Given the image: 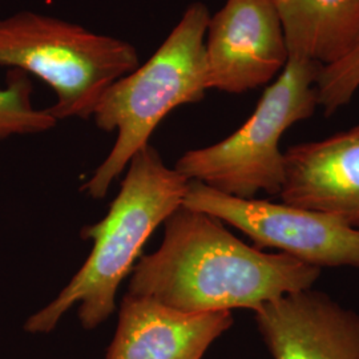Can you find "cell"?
Instances as JSON below:
<instances>
[{
    "instance_id": "obj_4",
    "label": "cell",
    "mask_w": 359,
    "mask_h": 359,
    "mask_svg": "<svg viewBox=\"0 0 359 359\" xmlns=\"http://www.w3.org/2000/svg\"><path fill=\"white\" fill-rule=\"evenodd\" d=\"M0 65L13 67L50 86L57 121L88 118L102 95L139 67L127 40L93 32L50 15L20 11L0 19Z\"/></svg>"
},
{
    "instance_id": "obj_1",
    "label": "cell",
    "mask_w": 359,
    "mask_h": 359,
    "mask_svg": "<svg viewBox=\"0 0 359 359\" xmlns=\"http://www.w3.org/2000/svg\"><path fill=\"white\" fill-rule=\"evenodd\" d=\"M160 248L130 273L128 294L182 311L253 313L285 295L311 289L321 276L283 253L245 244L218 218L181 206L164 222Z\"/></svg>"
},
{
    "instance_id": "obj_8",
    "label": "cell",
    "mask_w": 359,
    "mask_h": 359,
    "mask_svg": "<svg viewBox=\"0 0 359 359\" xmlns=\"http://www.w3.org/2000/svg\"><path fill=\"white\" fill-rule=\"evenodd\" d=\"M273 359H359V314L306 289L255 311Z\"/></svg>"
},
{
    "instance_id": "obj_6",
    "label": "cell",
    "mask_w": 359,
    "mask_h": 359,
    "mask_svg": "<svg viewBox=\"0 0 359 359\" xmlns=\"http://www.w3.org/2000/svg\"><path fill=\"white\" fill-rule=\"evenodd\" d=\"M182 206L218 218L246 234L258 249L314 268L359 269V228L287 203L243 198L189 181Z\"/></svg>"
},
{
    "instance_id": "obj_9",
    "label": "cell",
    "mask_w": 359,
    "mask_h": 359,
    "mask_svg": "<svg viewBox=\"0 0 359 359\" xmlns=\"http://www.w3.org/2000/svg\"><path fill=\"white\" fill-rule=\"evenodd\" d=\"M231 326V311H182L127 293L105 359H203Z\"/></svg>"
},
{
    "instance_id": "obj_7",
    "label": "cell",
    "mask_w": 359,
    "mask_h": 359,
    "mask_svg": "<svg viewBox=\"0 0 359 359\" xmlns=\"http://www.w3.org/2000/svg\"><path fill=\"white\" fill-rule=\"evenodd\" d=\"M209 90L245 93L283 72L289 51L274 0H226L205 38Z\"/></svg>"
},
{
    "instance_id": "obj_2",
    "label": "cell",
    "mask_w": 359,
    "mask_h": 359,
    "mask_svg": "<svg viewBox=\"0 0 359 359\" xmlns=\"http://www.w3.org/2000/svg\"><path fill=\"white\" fill-rule=\"evenodd\" d=\"M189 187L151 144L132 157L120 191L105 217L86 226L81 238L93 243L90 256L51 304L29 316L25 330L48 334L75 306L86 330H93L116 310V294L142 256L144 245L182 206Z\"/></svg>"
},
{
    "instance_id": "obj_11",
    "label": "cell",
    "mask_w": 359,
    "mask_h": 359,
    "mask_svg": "<svg viewBox=\"0 0 359 359\" xmlns=\"http://www.w3.org/2000/svg\"><path fill=\"white\" fill-rule=\"evenodd\" d=\"M289 57L329 65L359 38V0H274Z\"/></svg>"
},
{
    "instance_id": "obj_13",
    "label": "cell",
    "mask_w": 359,
    "mask_h": 359,
    "mask_svg": "<svg viewBox=\"0 0 359 359\" xmlns=\"http://www.w3.org/2000/svg\"><path fill=\"white\" fill-rule=\"evenodd\" d=\"M359 90V38L337 62L323 65L316 79L317 104L332 116L350 103Z\"/></svg>"
},
{
    "instance_id": "obj_12",
    "label": "cell",
    "mask_w": 359,
    "mask_h": 359,
    "mask_svg": "<svg viewBox=\"0 0 359 359\" xmlns=\"http://www.w3.org/2000/svg\"><path fill=\"white\" fill-rule=\"evenodd\" d=\"M29 75L15 69L7 77V86L0 88V144L13 136L38 135L56 127L57 120L47 109L32 103Z\"/></svg>"
},
{
    "instance_id": "obj_3",
    "label": "cell",
    "mask_w": 359,
    "mask_h": 359,
    "mask_svg": "<svg viewBox=\"0 0 359 359\" xmlns=\"http://www.w3.org/2000/svg\"><path fill=\"white\" fill-rule=\"evenodd\" d=\"M204 3L187 7L179 23L154 55L104 92L93 111L97 128L117 132L115 144L81 192L104 198L132 157L149 144L158 124L173 109L200 102L208 87Z\"/></svg>"
},
{
    "instance_id": "obj_5",
    "label": "cell",
    "mask_w": 359,
    "mask_h": 359,
    "mask_svg": "<svg viewBox=\"0 0 359 359\" xmlns=\"http://www.w3.org/2000/svg\"><path fill=\"white\" fill-rule=\"evenodd\" d=\"M321 65L289 57L244 124L224 140L182 154L175 168L189 181L243 198L280 196L285 132L316 112V79Z\"/></svg>"
},
{
    "instance_id": "obj_10",
    "label": "cell",
    "mask_w": 359,
    "mask_h": 359,
    "mask_svg": "<svg viewBox=\"0 0 359 359\" xmlns=\"http://www.w3.org/2000/svg\"><path fill=\"white\" fill-rule=\"evenodd\" d=\"M280 197L359 228V124L285 151Z\"/></svg>"
}]
</instances>
